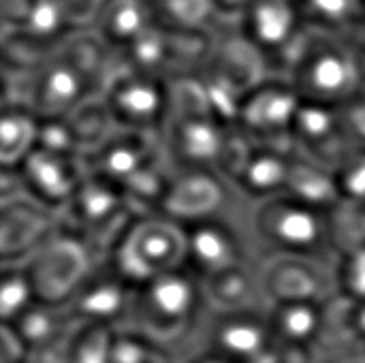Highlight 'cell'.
<instances>
[{
    "instance_id": "6da1fadb",
    "label": "cell",
    "mask_w": 365,
    "mask_h": 363,
    "mask_svg": "<svg viewBox=\"0 0 365 363\" xmlns=\"http://www.w3.org/2000/svg\"><path fill=\"white\" fill-rule=\"evenodd\" d=\"M180 267H186V229L169 218L137 220L111 257V270L133 287Z\"/></svg>"
},
{
    "instance_id": "7a4b0ae2",
    "label": "cell",
    "mask_w": 365,
    "mask_h": 363,
    "mask_svg": "<svg viewBox=\"0 0 365 363\" xmlns=\"http://www.w3.org/2000/svg\"><path fill=\"white\" fill-rule=\"evenodd\" d=\"M201 300H205L201 280L180 267L137 287L130 315L154 342L173 340L190 327Z\"/></svg>"
},
{
    "instance_id": "3957f363",
    "label": "cell",
    "mask_w": 365,
    "mask_h": 363,
    "mask_svg": "<svg viewBox=\"0 0 365 363\" xmlns=\"http://www.w3.org/2000/svg\"><path fill=\"white\" fill-rule=\"evenodd\" d=\"M255 227L280 255L310 259L334 240L331 223L325 218V212L304 205L287 195L263 201L257 210Z\"/></svg>"
},
{
    "instance_id": "277c9868",
    "label": "cell",
    "mask_w": 365,
    "mask_h": 363,
    "mask_svg": "<svg viewBox=\"0 0 365 363\" xmlns=\"http://www.w3.org/2000/svg\"><path fill=\"white\" fill-rule=\"evenodd\" d=\"M291 86L302 101L336 107L355 101L359 83V66L353 53L336 45L306 47L293 60Z\"/></svg>"
},
{
    "instance_id": "5b68a950",
    "label": "cell",
    "mask_w": 365,
    "mask_h": 363,
    "mask_svg": "<svg viewBox=\"0 0 365 363\" xmlns=\"http://www.w3.org/2000/svg\"><path fill=\"white\" fill-rule=\"evenodd\" d=\"M36 302L62 304L88 280V255L79 240L56 237L32 255V267L26 270Z\"/></svg>"
},
{
    "instance_id": "8992f818",
    "label": "cell",
    "mask_w": 365,
    "mask_h": 363,
    "mask_svg": "<svg viewBox=\"0 0 365 363\" xmlns=\"http://www.w3.org/2000/svg\"><path fill=\"white\" fill-rule=\"evenodd\" d=\"M171 105L165 86L154 77L128 71L120 77L107 94V113L130 131H145L156 126Z\"/></svg>"
},
{
    "instance_id": "52a82bcc",
    "label": "cell",
    "mask_w": 365,
    "mask_h": 363,
    "mask_svg": "<svg viewBox=\"0 0 365 363\" xmlns=\"http://www.w3.org/2000/svg\"><path fill=\"white\" fill-rule=\"evenodd\" d=\"M276 336L267 317H257L250 310L227 312L214 334V353L233 363H274Z\"/></svg>"
},
{
    "instance_id": "ba28073f",
    "label": "cell",
    "mask_w": 365,
    "mask_h": 363,
    "mask_svg": "<svg viewBox=\"0 0 365 363\" xmlns=\"http://www.w3.org/2000/svg\"><path fill=\"white\" fill-rule=\"evenodd\" d=\"M184 229L186 270H190L199 280H205L242 263V240L229 223L220 218H210Z\"/></svg>"
},
{
    "instance_id": "9c48e42d",
    "label": "cell",
    "mask_w": 365,
    "mask_h": 363,
    "mask_svg": "<svg viewBox=\"0 0 365 363\" xmlns=\"http://www.w3.org/2000/svg\"><path fill=\"white\" fill-rule=\"evenodd\" d=\"M299 105L302 98L291 83L289 86L257 83V88H252L250 94H246L240 107L237 124H242L244 131L257 139L278 137L276 133L280 131H289L293 135V124Z\"/></svg>"
},
{
    "instance_id": "30bf717a",
    "label": "cell",
    "mask_w": 365,
    "mask_h": 363,
    "mask_svg": "<svg viewBox=\"0 0 365 363\" xmlns=\"http://www.w3.org/2000/svg\"><path fill=\"white\" fill-rule=\"evenodd\" d=\"M135 289L113 270L90 274L81 289L73 295L71 312L83 325L105 327L133 310Z\"/></svg>"
},
{
    "instance_id": "8fae6325",
    "label": "cell",
    "mask_w": 365,
    "mask_h": 363,
    "mask_svg": "<svg viewBox=\"0 0 365 363\" xmlns=\"http://www.w3.org/2000/svg\"><path fill=\"white\" fill-rule=\"evenodd\" d=\"M21 180L32 190L34 199L43 205L71 203L81 180L73 171L71 152H51L36 148L21 163Z\"/></svg>"
},
{
    "instance_id": "7c38bea8",
    "label": "cell",
    "mask_w": 365,
    "mask_h": 363,
    "mask_svg": "<svg viewBox=\"0 0 365 363\" xmlns=\"http://www.w3.org/2000/svg\"><path fill=\"white\" fill-rule=\"evenodd\" d=\"M222 201V188L203 171L186 169L182 180L171 182L160 199L165 218L188 227L201 220L216 218Z\"/></svg>"
},
{
    "instance_id": "4fadbf2b",
    "label": "cell",
    "mask_w": 365,
    "mask_h": 363,
    "mask_svg": "<svg viewBox=\"0 0 365 363\" xmlns=\"http://www.w3.org/2000/svg\"><path fill=\"white\" fill-rule=\"evenodd\" d=\"M302 17L299 2L250 0L246 13V36L257 51H284L291 47Z\"/></svg>"
},
{
    "instance_id": "5bb4252c",
    "label": "cell",
    "mask_w": 365,
    "mask_h": 363,
    "mask_svg": "<svg viewBox=\"0 0 365 363\" xmlns=\"http://www.w3.org/2000/svg\"><path fill=\"white\" fill-rule=\"evenodd\" d=\"M261 289L274 304L291 302H319L323 293L321 274L308 257L284 255V259L272 263L261 278Z\"/></svg>"
},
{
    "instance_id": "9a60e30c",
    "label": "cell",
    "mask_w": 365,
    "mask_h": 363,
    "mask_svg": "<svg viewBox=\"0 0 365 363\" xmlns=\"http://www.w3.org/2000/svg\"><path fill=\"white\" fill-rule=\"evenodd\" d=\"M291 158L276 148H259L257 152H242L233 173L240 188L257 199H274L284 195Z\"/></svg>"
},
{
    "instance_id": "2e32d148",
    "label": "cell",
    "mask_w": 365,
    "mask_h": 363,
    "mask_svg": "<svg viewBox=\"0 0 365 363\" xmlns=\"http://www.w3.org/2000/svg\"><path fill=\"white\" fill-rule=\"evenodd\" d=\"M173 137V154L188 165L190 169L203 171V165H210L227 154L225 137L214 118L207 116H186ZM186 167V169H188Z\"/></svg>"
},
{
    "instance_id": "e0dca14e",
    "label": "cell",
    "mask_w": 365,
    "mask_h": 363,
    "mask_svg": "<svg viewBox=\"0 0 365 363\" xmlns=\"http://www.w3.org/2000/svg\"><path fill=\"white\" fill-rule=\"evenodd\" d=\"M156 13L152 0H103L101 36L109 43L130 45L154 26Z\"/></svg>"
},
{
    "instance_id": "ac0fdd59",
    "label": "cell",
    "mask_w": 365,
    "mask_h": 363,
    "mask_svg": "<svg viewBox=\"0 0 365 363\" xmlns=\"http://www.w3.org/2000/svg\"><path fill=\"white\" fill-rule=\"evenodd\" d=\"M267 321L278 344L297 349L314 340V336L323 327L325 315L319 302H291L274 304V310Z\"/></svg>"
},
{
    "instance_id": "d6986e66",
    "label": "cell",
    "mask_w": 365,
    "mask_h": 363,
    "mask_svg": "<svg viewBox=\"0 0 365 363\" xmlns=\"http://www.w3.org/2000/svg\"><path fill=\"white\" fill-rule=\"evenodd\" d=\"M284 195L321 212L342 203L336 173H327L319 163H291Z\"/></svg>"
},
{
    "instance_id": "ffe728a7",
    "label": "cell",
    "mask_w": 365,
    "mask_h": 363,
    "mask_svg": "<svg viewBox=\"0 0 365 363\" xmlns=\"http://www.w3.org/2000/svg\"><path fill=\"white\" fill-rule=\"evenodd\" d=\"M126 193L122 186L115 182L96 175L94 180L86 182L81 180L79 188L75 190L68 208H75L77 223L86 229H98L103 223L111 220L118 212L120 205L124 203Z\"/></svg>"
},
{
    "instance_id": "44dd1931",
    "label": "cell",
    "mask_w": 365,
    "mask_h": 363,
    "mask_svg": "<svg viewBox=\"0 0 365 363\" xmlns=\"http://www.w3.org/2000/svg\"><path fill=\"white\" fill-rule=\"evenodd\" d=\"M83 92V83L77 75V71L73 68V64L68 62H51L43 68L38 81H36V105L41 113H64L71 111L73 105L79 101Z\"/></svg>"
},
{
    "instance_id": "7402d4cb",
    "label": "cell",
    "mask_w": 365,
    "mask_h": 363,
    "mask_svg": "<svg viewBox=\"0 0 365 363\" xmlns=\"http://www.w3.org/2000/svg\"><path fill=\"white\" fill-rule=\"evenodd\" d=\"M201 285L207 302L216 304L220 310L240 312L250 310V300L259 291L261 280H257L250 274V270H246V265L240 263L231 270H225L216 276L201 280Z\"/></svg>"
},
{
    "instance_id": "603a6c76",
    "label": "cell",
    "mask_w": 365,
    "mask_h": 363,
    "mask_svg": "<svg viewBox=\"0 0 365 363\" xmlns=\"http://www.w3.org/2000/svg\"><path fill=\"white\" fill-rule=\"evenodd\" d=\"M38 124L36 116L15 111V113H4L2 120V163L4 169H9L13 163L19 165L24 163L34 150L38 141Z\"/></svg>"
},
{
    "instance_id": "cb8c5ba5",
    "label": "cell",
    "mask_w": 365,
    "mask_h": 363,
    "mask_svg": "<svg viewBox=\"0 0 365 363\" xmlns=\"http://www.w3.org/2000/svg\"><path fill=\"white\" fill-rule=\"evenodd\" d=\"M361 2L364 0H299V9L306 21L329 28L361 19Z\"/></svg>"
},
{
    "instance_id": "d4e9b609",
    "label": "cell",
    "mask_w": 365,
    "mask_h": 363,
    "mask_svg": "<svg viewBox=\"0 0 365 363\" xmlns=\"http://www.w3.org/2000/svg\"><path fill=\"white\" fill-rule=\"evenodd\" d=\"M36 302L30 278L26 270L4 272L2 278V315L4 323H13L24 310H28Z\"/></svg>"
},
{
    "instance_id": "484cf974",
    "label": "cell",
    "mask_w": 365,
    "mask_h": 363,
    "mask_svg": "<svg viewBox=\"0 0 365 363\" xmlns=\"http://www.w3.org/2000/svg\"><path fill=\"white\" fill-rule=\"evenodd\" d=\"M342 267L338 274L340 293L349 297V302H365V246L351 248L342 255Z\"/></svg>"
},
{
    "instance_id": "4316f807",
    "label": "cell",
    "mask_w": 365,
    "mask_h": 363,
    "mask_svg": "<svg viewBox=\"0 0 365 363\" xmlns=\"http://www.w3.org/2000/svg\"><path fill=\"white\" fill-rule=\"evenodd\" d=\"M336 180L342 201L365 203V150L342 160L336 171Z\"/></svg>"
},
{
    "instance_id": "83f0119b",
    "label": "cell",
    "mask_w": 365,
    "mask_h": 363,
    "mask_svg": "<svg viewBox=\"0 0 365 363\" xmlns=\"http://www.w3.org/2000/svg\"><path fill=\"white\" fill-rule=\"evenodd\" d=\"M195 363H233V362H229L227 357H222V355H218V353H212L210 357H201V359H197Z\"/></svg>"
}]
</instances>
